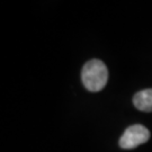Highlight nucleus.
I'll list each match as a JSON object with an SVG mask.
<instances>
[{"instance_id":"obj_2","label":"nucleus","mask_w":152,"mask_h":152,"mask_svg":"<svg viewBox=\"0 0 152 152\" xmlns=\"http://www.w3.org/2000/svg\"><path fill=\"white\" fill-rule=\"evenodd\" d=\"M150 132L141 124L132 125L127 127L120 139V147L125 150H131L149 141Z\"/></svg>"},{"instance_id":"obj_3","label":"nucleus","mask_w":152,"mask_h":152,"mask_svg":"<svg viewBox=\"0 0 152 152\" xmlns=\"http://www.w3.org/2000/svg\"><path fill=\"white\" fill-rule=\"evenodd\" d=\"M133 104L141 112H152V89H144L136 92L133 97Z\"/></svg>"},{"instance_id":"obj_1","label":"nucleus","mask_w":152,"mask_h":152,"mask_svg":"<svg viewBox=\"0 0 152 152\" xmlns=\"http://www.w3.org/2000/svg\"><path fill=\"white\" fill-rule=\"evenodd\" d=\"M81 80L85 88L89 91H100L107 83L108 70L100 60H90L82 68Z\"/></svg>"}]
</instances>
